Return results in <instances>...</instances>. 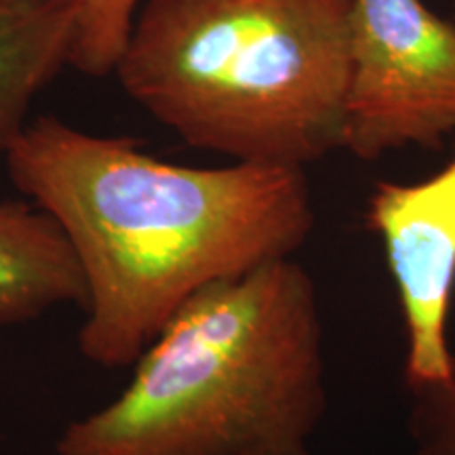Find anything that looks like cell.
I'll return each mask as SVG.
<instances>
[{
    "label": "cell",
    "instance_id": "obj_3",
    "mask_svg": "<svg viewBox=\"0 0 455 455\" xmlns=\"http://www.w3.org/2000/svg\"><path fill=\"white\" fill-rule=\"evenodd\" d=\"M352 0H144L114 74L186 144L235 163L344 150Z\"/></svg>",
    "mask_w": 455,
    "mask_h": 455
},
{
    "label": "cell",
    "instance_id": "obj_9",
    "mask_svg": "<svg viewBox=\"0 0 455 455\" xmlns=\"http://www.w3.org/2000/svg\"><path fill=\"white\" fill-rule=\"evenodd\" d=\"M409 455H455V365L447 378L407 386Z\"/></svg>",
    "mask_w": 455,
    "mask_h": 455
},
{
    "label": "cell",
    "instance_id": "obj_5",
    "mask_svg": "<svg viewBox=\"0 0 455 455\" xmlns=\"http://www.w3.org/2000/svg\"><path fill=\"white\" fill-rule=\"evenodd\" d=\"M367 224L384 244L405 327V384L447 378L455 356L447 341L455 291V156L413 184L379 181Z\"/></svg>",
    "mask_w": 455,
    "mask_h": 455
},
{
    "label": "cell",
    "instance_id": "obj_6",
    "mask_svg": "<svg viewBox=\"0 0 455 455\" xmlns=\"http://www.w3.org/2000/svg\"><path fill=\"white\" fill-rule=\"evenodd\" d=\"M87 306V287L57 221L28 203H0V327Z\"/></svg>",
    "mask_w": 455,
    "mask_h": 455
},
{
    "label": "cell",
    "instance_id": "obj_10",
    "mask_svg": "<svg viewBox=\"0 0 455 455\" xmlns=\"http://www.w3.org/2000/svg\"><path fill=\"white\" fill-rule=\"evenodd\" d=\"M453 11H455V0H453Z\"/></svg>",
    "mask_w": 455,
    "mask_h": 455
},
{
    "label": "cell",
    "instance_id": "obj_11",
    "mask_svg": "<svg viewBox=\"0 0 455 455\" xmlns=\"http://www.w3.org/2000/svg\"><path fill=\"white\" fill-rule=\"evenodd\" d=\"M308 455H312V453H308Z\"/></svg>",
    "mask_w": 455,
    "mask_h": 455
},
{
    "label": "cell",
    "instance_id": "obj_1",
    "mask_svg": "<svg viewBox=\"0 0 455 455\" xmlns=\"http://www.w3.org/2000/svg\"><path fill=\"white\" fill-rule=\"evenodd\" d=\"M4 158L76 255L87 287L78 348L104 369L135 365L212 284L293 258L316 221L304 169L164 163L133 138L55 116L28 123Z\"/></svg>",
    "mask_w": 455,
    "mask_h": 455
},
{
    "label": "cell",
    "instance_id": "obj_8",
    "mask_svg": "<svg viewBox=\"0 0 455 455\" xmlns=\"http://www.w3.org/2000/svg\"><path fill=\"white\" fill-rule=\"evenodd\" d=\"M76 11L70 66L89 76L114 72L127 49L131 28L144 0H64Z\"/></svg>",
    "mask_w": 455,
    "mask_h": 455
},
{
    "label": "cell",
    "instance_id": "obj_2",
    "mask_svg": "<svg viewBox=\"0 0 455 455\" xmlns=\"http://www.w3.org/2000/svg\"><path fill=\"white\" fill-rule=\"evenodd\" d=\"M321 306L293 258L181 306L124 390L68 424L57 455H308L327 413Z\"/></svg>",
    "mask_w": 455,
    "mask_h": 455
},
{
    "label": "cell",
    "instance_id": "obj_4",
    "mask_svg": "<svg viewBox=\"0 0 455 455\" xmlns=\"http://www.w3.org/2000/svg\"><path fill=\"white\" fill-rule=\"evenodd\" d=\"M455 133V21L424 0H352L344 150L373 161Z\"/></svg>",
    "mask_w": 455,
    "mask_h": 455
},
{
    "label": "cell",
    "instance_id": "obj_7",
    "mask_svg": "<svg viewBox=\"0 0 455 455\" xmlns=\"http://www.w3.org/2000/svg\"><path fill=\"white\" fill-rule=\"evenodd\" d=\"M76 11L64 0H0V156L26 129L36 95L70 66Z\"/></svg>",
    "mask_w": 455,
    "mask_h": 455
}]
</instances>
